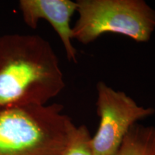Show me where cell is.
<instances>
[{"label":"cell","instance_id":"8992f818","mask_svg":"<svg viewBox=\"0 0 155 155\" xmlns=\"http://www.w3.org/2000/svg\"><path fill=\"white\" fill-rule=\"evenodd\" d=\"M116 155H155V126L134 125Z\"/></svg>","mask_w":155,"mask_h":155},{"label":"cell","instance_id":"5b68a950","mask_svg":"<svg viewBox=\"0 0 155 155\" xmlns=\"http://www.w3.org/2000/svg\"><path fill=\"white\" fill-rule=\"evenodd\" d=\"M19 8L23 21L32 29L38 28L39 21H47L54 29L70 62L78 63V53L72 43L74 39L72 17L77 11L76 2L71 0H20Z\"/></svg>","mask_w":155,"mask_h":155},{"label":"cell","instance_id":"52a82bcc","mask_svg":"<svg viewBox=\"0 0 155 155\" xmlns=\"http://www.w3.org/2000/svg\"><path fill=\"white\" fill-rule=\"evenodd\" d=\"M91 139L86 126H75L62 155H94Z\"/></svg>","mask_w":155,"mask_h":155},{"label":"cell","instance_id":"3957f363","mask_svg":"<svg viewBox=\"0 0 155 155\" xmlns=\"http://www.w3.org/2000/svg\"><path fill=\"white\" fill-rule=\"evenodd\" d=\"M74 39L90 44L102 35L119 34L147 42L155 30V10L144 0H78Z\"/></svg>","mask_w":155,"mask_h":155},{"label":"cell","instance_id":"277c9868","mask_svg":"<svg viewBox=\"0 0 155 155\" xmlns=\"http://www.w3.org/2000/svg\"><path fill=\"white\" fill-rule=\"evenodd\" d=\"M96 91L99 125L91 139L94 155H116L131 128L155 110L138 105L124 92L102 81L97 83Z\"/></svg>","mask_w":155,"mask_h":155},{"label":"cell","instance_id":"6da1fadb","mask_svg":"<svg viewBox=\"0 0 155 155\" xmlns=\"http://www.w3.org/2000/svg\"><path fill=\"white\" fill-rule=\"evenodd\" d=\"M55 50L38 35L0 36V110L46 105L65 88Z\"/></svg>","mask_w":155,"mask_h":155},{"label":"cell","instance_id":"7a4b0ae2","mask_svg":"<svg viewBox=\"0 0 155 155\" xmlns=\"http://www.w3.org/2000/svg\"><path fill=\"white\" fill-rule=\"evenodd\" d=\"M60 104L0 110V155H62L75 127Z\"/></svg>","mask_w":155,"mask_h":155}]
</instances>
